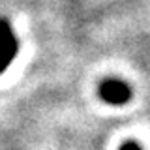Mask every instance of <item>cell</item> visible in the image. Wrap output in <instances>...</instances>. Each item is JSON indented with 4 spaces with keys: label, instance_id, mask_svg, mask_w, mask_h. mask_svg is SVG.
I'll list each match as a JSON object with an SVG mask.
<instances>
[{
    "label": "cell",
    "instance_id": "6da1fadb",
    "mask_svg": "<svg viewBox=\"0 0 150 150\" xmlns=\"http://www.w3.org/2000/svg\"><path fill=\"white\" fill-rule=\"evenodd\" d=\"M19 53V41L6 19H0V75L9 68Z\"/></svg>",
    "mask_w": 150,
    "mask_h": 150
},
{
    "label": "cell",
    "instance_id": "7a4b0ae2",
    "mask_svg": "<svg viewBox=\"0 0 150 150\" xmlns=\"http://www.w3.org/2000/svg\"><path fill=\"white\" fill-rule=\"evenodd\" d=\"M100 98L111 105H124L131 98V88L120 79H107L100 84Z\"/></svg>",
    "mask_w": 150,
    "mask_h": 150
},
{
    "label": "cell",
    "instance_id": "3957f363",
    "mask_svg": "<svg viewBox=\"0 0 150 150\" xmlns=\"http://www.w3.org/2000/svg\"><path fill=\"white\" fill-rule=\"evenodd\" d=\"M118 150H141V146L137 143H133V141H128V143H124Z\"/></svg>",
    "mask_w": 150,
    "mask_h": 150
}]
</instances>
